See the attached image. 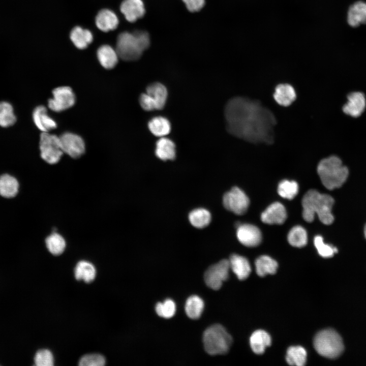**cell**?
Instances as JSON below:
<instances>
[{
    "mask_svg": "<svg viewBox=\"0 0 366 366\" xmlns=\"http://www.w3.org/2000/svg\"><path fill=\"white\" fill-rule=\"evenodd\" d=\"M224 114L227 130L234 136L254 143L273 142L276 117L260 101L233 98L226 105Z\"/></svg>",
    "mask_w": 366,
    "mask_h": 366,
    "instance_id": "obj_1",
    "label": "cell"
},
{
    "mask_svg": "<svg viewBox=\"0 0 366 366\" xmlns=\"http://www.w3.org/2000/svg\"><path fill=\"white\" fill-rule=\"evenodd\" d=\"M333 204L334 199L331 196L310 190L302 200L303 218L308 222H312L317 214L322 223L330 225L334 221L331 212Z\"/></svg>",
    "mask_w": 366,
    "mask_h": 366,
    "instance_id": "obj_2",
    "label": "cell"
},
{
    "mask_svg": "<svg viewBox=\"0 0 366 366\" xmlns=\"http://www.w3.org/2000/svg\"><path fill=\"white\" fill-rule=\"evenodd\" d=\"M149 45V36L146 32H126L118 36L115 50L120 59L125 61H134L141 57Z\"/></svg>",
    "mask_w": 366,
    "mask_h": 366,
    "instance_id": "obj_3",
    "label": "cell"
},
{
    "mask_svg": "<svg viewBox=\"0 0 366 366\" xmlns=\"http://www.w3.org/2000/svg\"><path fill=\"white\" fill-rule=\"evenodd\" d=\"M317 172L322 183L328 190L341 187L349 174L347 167L336 156L321 160L317 166Z\"/></svg>",
    "mask_w": 366,
    "mask_h": 366,
    "instance_id": "obj_4",
    "label": "cell"
},
{
    "mask_svg": "<svg viewBox=\"0 0 366 366\" xmlns=\"http://www.w3.org/2000/svg\"><path fill=\"white\" fill-rule=\"evenodd\" d=\"M203 342L205 351L211 355L227 353L231 345L232 338L225 328L220 324H214L204 332Z\"/></svg>",
    "mask_w": 366,
    "mask_h": 366,
    "instance_id": "obj_5",
    "label": "cell"
},
{
    "mask_svg": "<svg viewBox=\"0 0 366 366\" xmlns=\"http://www.w3.org/2000/svg\"><path fill=\"white\" fill-rule=\"evenodd\" d=\"M314 346L320 355L330 359L339 357L344 349L341 337L332 329H324L317 333L314 339Z\"/></svg>",
    "mask_w": 366,
    "mask_h": 366,
    "instance_id": "obj_6",
    "label": "cell"
},
{
    "mask_svg": "<svg viewBox=\"0 0 366 366\" xmlns=\"http://www.w3.org/2000/svg\"><path fill=\"white\" fill-rule=\"evenodd\" d=\"M167 96V90L164 85L153 83L147 87L145 93L140 95L139 103L145 111L161 110L165 105Z\"/></svg>",
    "mask_w": 366,
    "mask_h": 366,
    "instance_id": "obj_7",
    "label": "cell"
},
{
    "mask_svg": "<svg viewBox=\"0 0 366 366\" xmlns=\"http://www.w3.org/2000/svg\"><path fill=\"white\" fill-rule=\"evenodd\" d=\"M39 148L41 157L49 164L58 163L64 154L59 137L48 132L41 134Z\"/></svg>",
    "mask_w": 366,
    "mask_h": 366,
    "instance_id": "obj_8",
    "label": "cell"
},
{
    "mask_svg": "<svg viewBox=\"0 0 366 366\" xmlns=\"http://www.w3.org/2000/svg\"><path fill=\"white\" fill-rule=\"evenodd\" d=\"M223 203L227 210L235 214L241 215L247 211L250 201L243 191L234 187L224 194Z\"/></svg>",
    "mask_w": 366,
    "mask_h": 366,
    "instance_id": "obj_9",
    "label": "cell"
},
{
    "mask_svg": "<svg viewBox=\"0 0 366 366\" xmlns=\"http://www.w3.org/2000/svg\"><path fill=\"white\" fill-rule=\"evenodd\" d=\"M230 268L229 260L226 259L210 266L204 273L207 286L215 290L220 289L223 282L228 278Z\"/></svg>",
    "mask_w": 366,
    "mask_h": 366,
    "instance_id": "obj_10",
    "label": "cell"
},
{
    "mask_svg": "<svg viewBox=\"0 0 366 366\" xmlns=\"http://www.w3.org/2000/svg\"><path fill=\"white\" fill-rule=\"evenodd\" d=\"M53 98L48 102V107L55 112H60L72 107L75 103V96L69 86H60L52 91Z\"/></svg>",
    "mask_w": 366,
    "mask_h": 366,
    "instance_id": "obj_11",
    "label": "cell"
},
{
    "mask_svg": "<svg viewBox=\"0 0 366 366\" xmlns=\"http://www.w3.org/2000/svg\"><path fill=\"white\" fill-rule=\"evenodd\" d=\"M59 137L64 153L74 159L79 158L84 153L85 143L83 139L79 135L66 132Z\"/></svg>",
    "mask_w": 366,
    "mask_h": 366,
    "instance_id": "obj_12",
    "label": "cell"
},
{
    "mask_svg": "<svg viewBox=\"0 0 366 366\" xmlns=\"http://www.w3.org/2000/svg\"><path fill=\"white\" fill-rule=\"evenodd\" d=\"M236 235L239 241L243 245L254 247L259 245L262 240V234L259 229L250 224H240L237 226Z\"/></svg>",
    "mask_w": 366,
    "mask_h": 366,
    "instance_id": "obj_13",
    "label": "cell"
},
{
    "mask_svg": "<svg viewBox=\"0 0 366 366\" xmlns=\"http://www.w3.org/2000/svg\"><path fill=\"white\" fill-rule=\"evenodd\" d=\"M287 212L285 206L278 202L271 204L261 214V221L267 224H282L286 220Z\"/></svg>",
    "mask_w": 366,
    "mask_h": 366,
    "instance_id": "obj_14",
    "label": "cell"
},
{
    "mask_svg": "<svg viewBox=\"0 0 366 366\" xmlns=\"http://www.w3.org/2000/svg\"><path fill=\"white\" fill-rule=\"evenodd\" d=\"M347 99V102L343 107L344 112L354 117L360 116L366 105L364 94L359 92H353L348 96Z\"/></svg>",
    "mask_w": 366,
    "mask_h": 366,
    "instance_id": "obj_15",
    "label": "cell"
},
{
    "mask_svg": "<svg viewBox=\"0 0 366 366\" xmlns=\"http://www.w3.org/2000/svg\"><path fill=\"white\" fill-rule=\"evenodd\" d=\"M120 10L127 20L130 22L142 17L145 12L142 0H124L120 5Z\"/></svg>",
    "mask_w": 366,
    "mask_h": 366,
    "instance_id": "obj_16",
    "label": "cell"
},
{
    "mask_svg": "<svg viewBox=\"0 0 366 366\" xmlns=\"http://www.w3.org/2000/svg\"><path fill=\"white\" fill-rule=\"evenodd\" d=\"M20 182L14 175L8 172L0 174V196L5 198L15 197L18 193Z\"/></svg>",
    "mask_w": 366,
    "mask_h": 366,
    "instance_id": "obj_17",
    "label": "cell"
},
{
    "mask_svg": "<svg viewBox=\"0 0 366 366\" xmlns=\"http://www.w3.org/2000/svg\"><path fill=\"white\" fill-rule=\"evenodd\" d=\"M33 118L35 125L42 132H48L57 127L55 121L48 115L46 108L43 105L34 109Z\"/></svg>",
    "mask_w": 366,
    "mask_h": 366,
    "instance_id": "obj_18",
    "label": "cell"
},
{
    "mask_svg": "<svg viewBox=\"0 0 366 366\" xmlns=\"http://www.w3.org/2000/svg\"><path fill=\"white\" fill-rule=\"evenodd\" d=\"M273 97L278 104L287 107L290 106L295 100L296 93L291 85L281 83L276 86Z\"/></svg>",
    "mask_w": 366,
    "mask_h": 366,
    "instance_id": "obj_19",
    "label": "cell"
},
{
    "mask_svg": "<svg viewBox=\"0 0 366 366\" xmlns=\"http://www.w3.org/2000/svg\"><path fill=\"white\" fill-rule=\"evenodd\" d=\"M348 24L353 27L366 24V3L356 2L349 7L347 13Z\"/></svg>",
    "mask_w": 366,
    "mask_h": 366,
    "instance_id": "obj_20",
    "label": "cell"
},
{
    "mask_svg": "<svg viewBox=\"0 0 366 366\" xmlns=\"http://www.w3.org/2000/svg\"><path fill=\"white\" fill-rule=\"evenodd\" d=\"M95 22L101 30L107 32L115 29L118 26V19L115 14L108 9H102L96 17Z\"/></svg>",
    "mask_w": 366,
    "mask_h": 366,
    "instance_id": "obj_21",
    "label": "cell"
},
{
    "mask_svg": "<svg viewBox=\"0 0 366 366\" xmlns=\"http://www.w3.org/2000/svg\"><path fill=\"white\" fill-rule=\"evenodd\" d=\"M229 262L230 268L239 280H245L248 277L251 269L247 258L237 254H233L230 256Z\"/></svg>",
    "mask_w": 366,
    "mask_h": 366,
    "instance_id": "obj_22",
    "label": "cell"
},
{
    "mask_svg": "<svg viewBox=\"0 0 366 366\" xmlns=\"http://www.w3.org/2000/svg\"><path fill=\"white\" fill-rule=\"evenodd\" d=\"M155 154L163 161L174 160L176 155L174 143L169 138L161 137L156 142Z\"/></svg>",
    "mask_w": 366,
    "mask_h": 366,
    "instance_id": "obj_23",
    "label": "cell"
},
{
    "mask_svg": "<svg viewBox=\"0 0 366 366\" xmlns=\"http://www.w3.org/2000/svg\"><path fill=\"white\" fill-rule=\"evenodd\" d=\"M97 57L100 64L106 69L113 68L118 62V56L116 50L108 45H102L98 48Z\"/></svg>",
    "mask_w": 366,
    "mask_h": 366,
    "instance_id": "obj_24",
    "label": "cell"
},
{
    "mask_svg": "<svg viewBox=\"0 0 366 366\" xmlns=\"http://www.w3.org/2000/svg\"><path fill=\"white\" fill-rule=\"evenodd\" d=\"M271 337L265 331L257 330L254 332L250 339L252 350L257 354H262L266 348L270 345Z\"/></svg>",
    "mask_w": 366,
    "mask_h": 366,
    "instance_id": "obj_25",
    "label": "cell"
},
{
    "mask_svg": "<svg viewBox=\"0 0 366 366\" xmlns=\"http://www.w3.org/2000/svg\"><path fill=\"white\" fill-rule=\"evenodd\" d=\"M70 36L75 46L80 49L86 48L93 40L92 33L89 30L83 29L80 26L74 27Z\"/></svg>",
    "mask_w": 366,
    "mask_h": 366,
    "instance_id": "obj_26",
    "label": "cell"
},
{
    "mask_svg": "<svg viewBox=\"0 0 366 366\" xmlns=\"http://www.w3.org/2000/svg\"><path fill=\"white\" fill-rule=\"evenodd\" d=\"M148 127L154 135L160 137H165L171 130L169 121L163 116H156L151 118L148 123Z\"/></svg>",
    "mask_w": 366,
    "mask_h": 366,
    "instance_id": "obj_27",
    "label": "cell"
},
{
    "mask_svg": "<svg viewBox=\"0 0 366 366\" xmlns=\"http://www.w3.org/2000/svg\"><path fill=\"white\" fill-rule=\"evenodd\" d=\"M255 264L256 272L260 277H263L268 274L275 273L278 266V263L275 260L266 255L258 257L256 260Z\"/></svg>",
    "mask_w": 366,
    "mask_h": 366,
    "instance_id": "obj_28",
    "label": "cell"
},
{
    "mask_svg": "<svg viewBox=\"0 0 366 366\" xmlns=\"http://www.w3.org/2000/svg\"><path fill=\"white\" fill-rule=\"evenodd\" d=\"M74 272L77 280H82L86 283H89L94 280L96 270L91 263L86 261H80L77 264Z\"/></svg>",
    "mask_w": 366,
    "mask_h": 366,
    "instance_id": "obj_29",
    "label": "cell"
},
{
    "mask_svg": "<svg viewBox=\"0 0 366 366\" xmlns=\"http://www.w3.org/2000/svg\"><path fill=\"white\" fill-rule=\"evenodd\" d=\"M211 214L203 208H198L192 210L189 215L190 223L197 228L207 226L211 221Z\"/></svg>",
    "mask_w": 366,
    "mask_h": 366,
    "instance_id": "obj_30",
    "label": "cell"
},
{
    "mask_svg": "<svg viewBox=\"0 0 366 366\" xmlns=\"http://www.w3.org/2000/svg\"><path fill=\"white\" fill-rule=\"evenodd\" d=\"M46 246L50 253L59 255L65 250L66 243L64 238L59 233L54 232L45 239Z\"/></svg>",
    "mask_w": 366,
    "mask_h": 366,
    "instance_id": "obj_31",
    "label": "cell"
},
{
    "mask_svg": "<svg viewBox=\"0 0 366 366\" xmlns=\"http://www.w3.org/2000/svg\"><path fill=\"white\" fill-rule=\"evenodd\" d=\"M203 300L198 296L192 295L189 297L185 304V311L191 319H198L204 309Z\"/></svg>",
    "mask_w": 366,
    "mask_h": 366,
    "instance_id": "obj_32",
    "label": "cell"
},
{
    "mask_svg": "<svg viewBox=\"0 0 366 366\" xmlns=\"http://www.w3.org/2000/svg\"><path fill=\"white\" fill-rule=\"evenodd\" d=\"M286 360L290 365L302 366L306 362L307 352L301 346L290 347L287 351Z\"/></svg>",
    "mask_w": 366,
    "mask_h": 366,
    "instance_id": "obj_33",
    "label": "cell"
},
{
    "mask_svg": "<svg viewBox=\"0 0 366 366\" xmlns=\"http://www.w3.org/2000/svg\"><path fill=\"white\" fill-rule=\"evenodd\" d=\"M287 239L289 243L291 246L301 248L307 243V233L302 227L296 226L293 227L289 232Z\"/></svg>",
    "mask_w": 366,
    "mask_h": 366,
    "instance_id": "obj_34",
    "label": "cell"
},
{
    "mask_svg": "<svg viewBox=\"0 0 366 366\" xmlns=\"http://www.w3.org/2000/svg\"><path fill=\"white\" fill-rule=\"evenodd\" d=\"M16 121L13 108L9 102H0V126L7 128L13 126Z\"/></svg>",
    "mask_w": 366,
    "mask_h": 366,
    "instance_id": "obj_35",
    "label": "cell"
},
{
    "mask_svg": "<svg viewBox=\"0 0 366 366\" xmlns=\"http://www.w3.org/2000/svg\"><path fill=\"white\" fill-rule=\"evenodd\" d=\"M298 192V184L294 180H283L278 185V194L284 198L292 199L296 196Z\"/></svg>",
    "mask_w": 366,
    "mask_h": 366,
    "instance_id": "obj_36",
    "label": "cell"
},
{
    "mask_svg": "<svg viewBox=\"0 0 366 366\" xmlns=\"http://www.w3.org/2000/svg\"><path fill=\"white\" fill-rule=\"evenodd\" d=\"M157 314L165 318L172 317L176 311L175 302L170 299H167L163 302H158L155 307Z\"/></svg>",
    "mask_w": 366,
    "mask_h": 366,
    "instance_id": "obj_37",
    "label": "cell"
},
{
    "mask_svg": "<svg viewBox=\"0 0 366 366\" xmlns=\"http://www.w3.org/2000/svg\"><path fill=\"white\" fill-rule=\"evenodd\" d=\"M314 242L319 254L322 257L330 258L338 252L337 248L325 243L323 237L320 235H317L314 237Z\"/></svg>",
    "mask_w": 366,
    "mask_h": 366,
    "instance_id": "obj_38",
    "label": "cell"
},
{
    "mask_svg": "<svg viewBox=\"0 0 366 366\" xmlns=\"http://www.w3.org/2000/svg\"><path fill=\"white\" fill-rule=\"evenodd\" d=\"M34 361L37 366H52L54 362L52 354L47 349L39 350L35 356Z\"/></svg>",
    "mask_w": 366,
    "mask_h": 366,
    "instance_id": "obj_39",
    "label": "cell"
},
{
    "mask_svg": "<svg viewBox=\"0 0 366 366\" xmlns=\"http://www.w3.org/2000/svg\"><path fill=\"white\" fill-rule=\"evenodd\" d=\"M105 364L104 357L99 354L85 355L79 361V365L80 366H103Z\"/></svg>",
    "mask_w": 366,
    "mask_h": 366,
    "instance_id": "obj_40",
    "label": "cell"
},
{
    "mask_svg": "<svg viewBox=\"0 0 366 366\" xmlns=\"http://www.w3.org/2000/svg\"><path fill=\"white\" fill-rule=\"evenodd\" d=\"M188 10L192 12L200 10L204 5L205 0H182Z\"/></svg>",
    "mask_w": 366,
    "mask_h": 366,
    "instance_id": "obj_41",
    "label": "cell"
},
{
    "mask_svg": "<svg viewBox=\"0 0 366 366\" xmlns=\"http://www.w3.org/2000/svg\"><path fill=\"white\" fill-rule=\"evenodd\" d=\"M364 234L365 237L366 238V224L364 228Z\"/></svg>",
    "mask_w": 366,
    "mask_h": 366,
    "instance_id": "obj_42",
    "label": "cell"
}]
</instances>
